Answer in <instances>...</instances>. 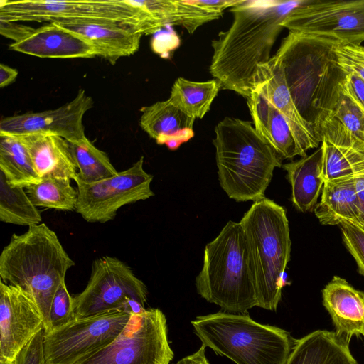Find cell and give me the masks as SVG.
<instances>
[{
  "mask_svg": "<svg viewBox=\"0 0 364 364\" xmlns=\"http://www.w3.org/2000/svg\"><path fill=\"white\" fill-rule=\"evenodd\" d=\"M304 1L241 0L230 8L232 25L211 42L209 71L222 90L250 97L262 82L260 66L272 58V48L284 29L282 23Z\"/></svg>",
  "mask_w": 364,
  "mask_h": 364,
  "instance_id": "obj_1",
  "label": "cell"
},
{
  "mask_svg": "<svg viewBox=\"0 0 364 364\" xmlns=\"http://www.w3.org/2000/svg\"><path fill=\"white\" fill-rule=\"evenodd\" d=\"M336 39L289 32L274 55L302 117L321 140V125L333 117L347 73L339 65Z\"/></svg>",
  "mask_w": 364,
  "mask_h": 364,
  "instance_id": "obj_2",
  "label": "cell"
},
{
  "mask_svg": "<svg viewBox=\"0 0 364 364\" xmlns=\"http://www.w3.org/2000/svg\"><path fill=\"white\" fill-rule=\"evenodd\" d=\"M75 265L57 235L45 223L13 234L0 255L1 281L26 294L37 306L50 331V310L54 296Z\"/></svg>",
  "mask_w": 364,
  "mask_h": 364,
  "instance_id": "obj_3",
  "label": "cell"
},
{
  "mask_svg": "<svg viewBox=\"0 0 364 364\" xmlns=\"http://www.w3.org/2000/svg\"><path fill=\"white\" fill-rule=\"evenodd\" d=\"M218 181L237 202L265 198L275 168L283 157L256 131L252 122L225 117L215 127Z\"/></svg>",
  "mask_w": 364,
  "mask_h": 364,
  "instance_id": "obj_4",
  "label": "cell"
},
{
  "mask_svg": "<svg viewBox=\"0 0 364 364\" xmlns=\"http://www.w3.org/2000/svg\"><path fill=\"white\" fill-rule=\"evenodd\" d=\"M239 223L245 239L257 306L276 311L291 253L286 210L265 197L254 202Z\"/></svg>",
  "mask_w": 364,
  "mask_h": 364,
  "instance_id": "obj_5",
  "label": "cell"
},
{
  "mask_svg": "<svg viewBox=\"0 0 364 364\" xmlns=\"http://www.w3.org/2000/svg\"><path fill=\"white\" fill-rule=\"evenodd\" d=\"M202 346L236 364H287L296 341L289 332L248 314L218 311L191 321Z\"/></svg>",
  "mask_w": 364,
  "mask_h": 364,
  "instance_id": "obj_6",
  "label": "cell"
},
{
  "mask_svg": "<svg viewBox=\"0 0 364 364\" xmlns=\"http://www.w3.org/2000/svg\"><path fill=\"white\" fill-rule=\"evenodd\" d=\"M198 294L229 313L257 306L249 257L240 223L228 221L205 245L203 267L196 277Z\"/></svg>",
  "mask_w": 364,
  "mask_h": 364,
  "instance_id": "obj_7",
  "label": "cell"
},
{
  "mask_svg": "<svg viewBox=\"0 0 364 364\" xmlns=\"http://www.w3.org/2000/svg\"><path fill=\"white\" fill-rule=\"evenodd\" d=\"M96 19L126 23L151 34L162 26L130 0H1L0 21L4 22Z\"/></svg>",
  "mask_w": 364,
  "mask_h": 364,
  "instance_id": "obj_8",
  "label": "cell"
},
{
  "mask_svg": "<svg viewBox=\"0 0 364 364\" xmlns=\"http://www.w3.org/2000/svg\"><path fill=\"white\" fill-rule=\"evenodd\" d=\"M145 284L123 261L113 257L96 259L85 289L73 297L75 318L122 311L131 315L146 311Z\"/></svg>",
  "mask_w": 364,
  "mask_h": 364,
  "instance_id": "obj_9",
  "label": "cell"
},
{
  "mask_svg": "<svg viewBox=\"0 0 364 364\" xmlns=\"http://www.w3.org/2000/svg\"><path fill=\"white\" fill-rule=\"evenodd\" d=\"M173 355L165 315L151 308L132 315L111 343L78 364H169Z\"/></svg>",
  "mask_w": 364,
  "mask_h": 364,
  "instance_id": "obj_10",
  "label": "cell"
},
{
  "mask_svg": "<svg viewBox=\"0 0 364 364\" xmlns=\"http://www.w3.org/2000/svg\"><path fill=\"white\" fill-rule=\"evenodd\" d=\"M131 314L112 311L75 318L48 333L43 331L47 364H78L111 343L122 331Z\"/></svg>",
  "mask_w": 364,
  "mask_h": 364,
  "instance_id": "obj_11",
  "label": "cell"
},
{
  "mask_svg": "<svg viewBox=\"0 0 364 364\" xmlns=\"http://www.w3.org/2000/svg\"><path fill=\"white\" fill-rule=\"evenodd\" d=\"M281 25L289 32L361 46L364 41V0H305Z\"/></svg>",
  "mask_w": 364,
  "mask_h": 364,
  "instance_id": "obj_12",
  "label": "cell"
},
{
  "mask_svg": "<svg viewBox=\"0 0 364 364\" xmlns=\"http://www.w3.org/2000/svg\"><path fill=\"white\" fill-rule=\"evenodd\" d=\"M143 164L144 156H141L128 169L114 176L91 183L75 181L78 192L76 212L89 223H106L122 206L153 196L151 183L154 176L144 171Z\"/></svg>",
  "mask_w": 364,
  "mask_h": 364,
  "instance_id": "obj_13",
  "label": "cell"
},
{
  "mask_svg": "<svg viewBox=\"0 0 364 364\" xmlns=\"http://www.w3.org/2000/svg\"><path fill=\"white\" fill-rule=\"evenodd\" d=\"M93 103L92 97L80 89L73 100L58 108L3 118L0 122V134L48 133L68 142L78 141L86 137L82 119Z\"/></svg>",
  "mask_w": 364,
  "mask_h": 364,
  "instance_id": "obj_14",
  "label": "cell"
},
{
  "mask_svg": "<svg viewBox=\"0 0 364 364\" xmlns=\"http://www.w3.org/2000/svg\"><path fill=\"white\" fill-rule=\"evenodd\" d=\"M43 318L36 304L18 289L0 282V364H12L40 331Z\"/></svg>",
  "mask_w": 364,
  "mask_h": 364,
  "instance_id": "obj_15",
  "label": "cell"
},
{
  "mask_svg": "<svg viewBox=\"0 0 364 364\" xmlns=\"http://www.w3.org/2000/svg\"><path fill=\"white\" fill-rule=\"evenodd\" d=\"M51 23L81 37L92 47L96 56L112 64L135 53L144 34L134 25L107 20H60Z\"/></svg>",
  "mask_w": 364,
  "mask_h": 364,
  "instance_id": "obj_16",
  "label": "cell"
},
{
  "mask_svg": "<svg viewBox=\"0 0 364 364\" xmlns=\"http://www.w3.org/2000/svg\"><path fill=\"white\" fill-rule=\"evenodd\" d=\"M320 135L323 149L324 182L364 174V141L358 139L333 117L321 125Z\"/></svg>",
  "mask_w": 364,
  "mask_h": 364,
  "instance_id": "obj_17",
  "label": "cell"
},
{
  "mask_svg": "<svg viewBox=\"0 0 364 364\" xmlns=\"http://www.w3.org/2000/svg\"><path fill=\"white\" fill-rule=\"evenodd\" d=\"M262 82L259 85L271 103L287 121L297 143L299 156L317 148L321 140L314 127L298 111L287 87L282 67L274 56L260 66Z\"/></svg>",
  "mask_w": 364,
  "mask_h": 364,
  "instance_id": "obj_18",
  "label": "cell"
},
{
  "mask_svg": "<svg viewBox=\"0 0 364 364\" xmlns=\"http://www.w3.org/2000/svg\"><path fill=\"white\" fill-rule=\"evenodd\" d=\"M240 1L142 0L135 1V4L162 27L179 25L192 34L203 24L220 18L225 9Z\"/></svg>",
  "mask_w": 364,
  "mask_h": 364,
  "instance_id": "obj_19",
  "label": "cell"
},
{
  "mask_svg": "<svg viewBox=\"0 0 364 364\" xmlns=\"http://www.w3.org/2000/svg\"><path fill=\"white\" fill-rule=\"evenodd\" d=\"M9 49L41 58H92V47L81 37L53 23L33 28Z\"/></svg>",
  "mask_w": 364,
  "mask_h": 364,
  "instance_id": "obj_20",
  "label": "cell"
},
{
  "mask_svg": "<svg viewBox=\"0 0 364 364\" xmlns=\"http://www.w3.org/2000/svg\"><path fill=\"white\" fill-rule=\"evenodd\" d=\"M322 298L337 336L349 342L353 336H364V291L334 276L322 290Z\"/></svg>",
  "mask_w": 364,
  "mask_h": 364,
  "instance_id": "obj_21",
  "label": "cell"
},
{
  "mask_svg": "<svg viewBox=\"0 0 364 364\" xmlns=\"http://www.w3.org/2000/svg\"><path fill=\"white\" fill-rule=\"evenodd\" d=\"M141 112L140 127L158 144L176 150L194 136L196 119L175 106L169 99L143 107Z\"/></svg>",
  "mask_w": 364,
  "mask_h": 364,
  "instance_id": "obj_22",
  "label": "cell"
},
{
  "mask_svg": "<svg viewBox=\"0 0 364 364\" xmlns=\"http://www.w3.org/2000/svg\"><path fill=\"white\" fill-rule=\"evenodd\" d=\"M16 136L26 147L33 166L42 179L51 177L76 179L77 168L68 141L65 139L48 133Z\"/></svg>",
  "mask_w": 364,
  "mask_h": 364,
  "instance_id": "obj_23",
  "label": "cell"
},
{
  "mask_svg": "<svg viewBox=\"0 0 364 364\" xmlns=\"http://www.w3.org/2000/svg\"><path fill=\"white\" fill-rule=\"evenodd\" d=\"M256 131L283 159L299 156L292 131L280 112L271 103L259 85L247 99Z\"/></svg>",
  "mask_w": 364,
  "mask_h": 364,
  "instance_id": "obj_24",
  "label": "cell"
},
{
  "mask_svg": "<svg viewBox=\"0 0 364 364\" xmlns=\"http://www.w3.org/2000/svg\"><path fill=\"white\" fill-rule=\"evenodd\" d=\"M360 175H352L324 182L321 201L314 214L324 225H339L349 220L360 225V203L356 181Z\"/></svg>",
  "mask_w": 364,
  "mask_h": 364,
  "instance_id": "obj_25",
  "label": "cell"
},
{
  "mask_svg": "<svg viewBox=\"0 0 364 364\" xmlns=\"http://www.w3.org/2000/svg\"><path fill=\"white\" fill-rule=\"evenodd\" d=\"M291 186V202L299 211L311 210L324 184L323 149L321 146L310 155L282 165Z\"/></svg>",
  "mask_w": 364,
  "mask_h": 364,
  "instance_id": "obj_26",
  "label": "cell"
},
{
  "mask_svg": "<svg viewBox=\"0 0 364 364\" xmlns=\"http://www.w3.org/2000/svg\"><path fill=\"white\" fill-rule=\"evenodd\" d=\"M287 364H358L349 341L334 331L316 330L296 341Z\"/></svg>",
  "mask_w": 364,
  "mask_h": 364,
  "instance_id": "obj_27",
  "label": "cell"
},
{
  "mask_svg": "<svg viewBox=\"0 0 364 364\" xmlns=\"http://www.w3.org/2000/svg\"><path fill=\"white\" fill-rule=\"evenodd\" d=\"M0 172L11 186L24 188L42 180L26 147L16 135L0 134Z\"/></svg>",
  "mask_w": 364,
  "mask_h": 364,
  "instance_id": "obj_28",
  "label": "cell"
},
{
  "mask_svg": "<svg viewBox=\"0 0 364 364\" xmlns=\"http://www.w3.org/2000/svg\"><path fill=\"white\" fill-rule=\"evenodd\" d=\"M221 89L219 82L211 80L195 82L178 77L173 83L170 101L194 119H202Z\"/></svg>",
  "mask_w": 364,
  "mask_h": 364,
  "instance_id": "obj_29",
  "label": "cell"
},
{
  "mask_svg": "<svg viewBox=\"0 0 364 364\" xmlns=\"http://www.w3.org/2000/svg\"><path fill=\"white\" fill-rule=\"evenodd\" d=\"M25 188L11 186L0 172V220L14 225L33 226L41 224L42 217Z\"/></svg>",
  "mask_w": 364,
  "mask_h": 364,
  "instance_id": "obj_30",
  "label": "cell"
},
{
  "mask_svg": "<svg viewBox=\"0 0 364 364\" xmlns=\"http://www.w3.org/2000/svg\"><path fill=\"white\" fill-rule=\"evenodd\" d=\"M68 144L78 169L75 181L91 183L114 176L118 173L108 155L97 148L87 137Z\"/></svg>",
  "mask_w": 364,
  "mask_h": 364,
  "instance_id": "obj_31",
  "label": "cell"
},
{
  "mask_svg": "<svg viewBox=\"0 0 364 364\" xmlns=\"http://www.w3.org/2000/svg\"><path fill=\"white\" fill-rule=\"evenodd\" d=\"M25 190L36 207L59 210L76 209L78 192L71 186L68 178H45L37 184L26 187Z\"/></svg>",
  "mask_w": 364,
  "mask_h": 364,
  "instance_id": "obj_32",
  "label": "cell"
},
{
  "mask_svg": "<svg viewBox=\"0 0 364 364\" xmlns=\"http://www.w3.org/2000/svg\"><path fill=\"white\" fill-rule=\"evenodd\" d=\"M358 139L364 141V110L350 97L343 85L333 114Z\"/></svg>",
  "mask_w": 364,
  "mask_h": 364,
  "instance_id": "obj_33",
  "label": "cell"
},
{
  "mask_svg": "<svg viewBox=\"0 0 364 364\" xmlns=\"http://www.w3.org/2000/svg\"><path fill=\"white\" fill-rule=\"evenodd\" d=\"M49 318V331L64 326L75 318L74 299L68 292L65 282L60 286L54 296Z\"/></svg>",
  "mask_w": 364,
  "mask_h": 364,
  "instance_id": "obj_34",
  "label": "cell"
},
{
  "mask_svg": "<svg viewBox=\"0 0 364 364\" xmlns=\"http://www.w3.org/2000/svg\"><path fill=\"white\" fill-rule=\"evenodd\" d=\"M338 225L343 241L356 262L358 272L364 276V228L349 220H343Z\"/></svg>",
  "mask_w": 364,
  "mask_h": 364,
  "instance_id": "obj_35",
  "label": "cell"
},
{
  "mask_svg": "<svg viewBox=\"0 0 364 364\" xmlns=\"http://www.w3.org/2000/svg\"><path fill=\"white\" fill-rule=\"evenodd\" d=\"M338 62L347 73L364 80V47L340 43L336 49Z\"/></svg>",
  "mask_w": 364,
  "mask_h": 364,
  "instance_id": "obj_36",
  "label": "cell"
},
{
  "mask_svg": "<svg viewBox=\"0 0 364 364\" xmlns=\"http://www.w3.org/2000/svg\"><path fill=\"white\" fill-rule=\"evenodd\" d=\"M12 364H47L43 349V330L23 348Z\"/></svg>",
  "mask_w": 364,
  "mask_h": 364,
  "instance_id": "obj_37",
  "label": "cell"
},
{
  "mask_svg": "<svg viewBox=\"0 0 364 364\" xmlns=\"http://www.w3.org/2000/svg\"><path fill=\"white\" fill-rule=\"evenodd\" d=\"M344 88L364 110V80L355 74L348 73Z\"/></svg>",
  "mask_w": 364,
  "mask_h": 364,
  "instance_id": "obj_38",
  "label": "cell"
},
{
  "mask_svg": "<svg viewBox=\"0 0 364 364\" xmlns=\"http://www.w3.org/2000/svg\"><path fill=\"white\" fill-rule=\"evenodd\" d=\"M0 33L4 36L11 38L14 41H17L28 33L33 28L14 22H4L0 21Z\"/></svg>",
  "mask_w": 364,
  "mask_h": 364,
  "instance_id": "obj_39",
  "label": "cell"
},
{
  "mask_svg": "<svg viewBox=\"0 0 364 364\" xmlns=\"http://www.w3.org/2000/svg\"><path fill=\"white\" fill-rule=\"evenodd\" d=\"M18 75V72L16 69L1 63L0 65V87L3 88L12 83Z\"/></svg>",
  "mask_w": 364,
  "mask_h": 364,
  "instance_id": "obj_40",
  "label": "cell"
},
{
  "mask_svg": "<svg viewBox=\"0 0 364 364\" xmlns=\"http://www.w3.org/2000/svg\"><path fill=\"white\" fill-rule=\"evenodd\" d=\"M205 347H201L194 353L183 358L176 364H210L205 357Z\"/></svg>",
  "mask_w": 364,
  "mask_h": 364,
  "instance_id": "obj_41",
  "label": "cell"
},
{
  "mask_svg": "<svg viewBox=\"0 0 364 364\" xmlns=\"http://www.w3.org/2000/svg\"><path fill=\"white\" fill-rule=\"evenodd\" d=\"M356 188L360 211V226L364 228V174L359 176L356 181Z\"/></svg>",
  "mask_w": 364,
  "mask_h": 364,
  "instance_id": "obj_42",
  "label": "cell"
}]
</instances>
